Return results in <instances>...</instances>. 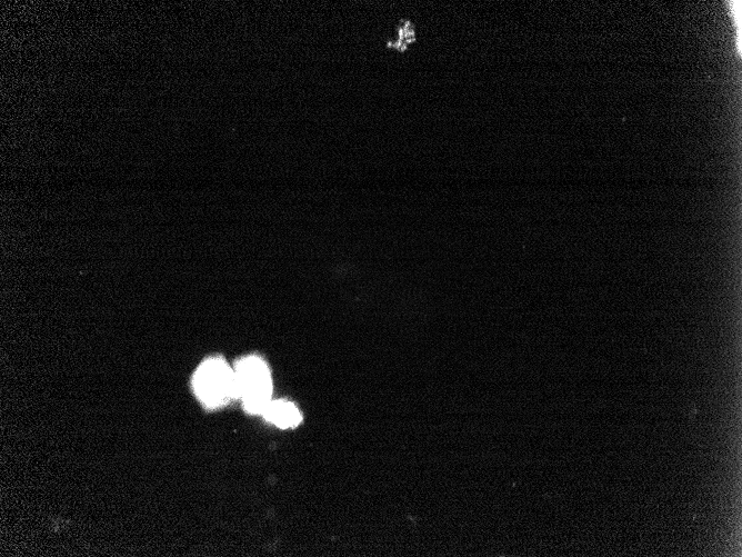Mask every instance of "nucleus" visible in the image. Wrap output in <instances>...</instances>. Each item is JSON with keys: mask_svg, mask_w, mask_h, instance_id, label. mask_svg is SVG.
<instances>
[{"mask_svg": "<svg viewBox=\"0 0 742 557\" xmlns=\"http://www.w3.org/2000/svg\"><path fill=\"white\" fill-rule=\"evenodd\" d=\"M234 370L237 398L249 414H262L271 401L272 379L267 362L258 356L240 359Z\"/></svg>", "mask_w": 742, "mask_h": 557, "instance_id": "nucleus-1", "label": "nucleus"}, {"mask_svg": "<svg viewBox=\"0 0 742 557\" xmlns=\"http://www.w3.org/2000/svg\"><path fill=\"white\" fill-rule=\"evenodd\" d=\"M192 385L197 398L208 408H218L237 398L234 370L220 357L201 362Z\"/></svg>", "mask_w": 742, "mask_h": 557, "instance_id": "nucleus-2", "label": "nucleus"}, {"mask_svg": "<svg viewBox=\"0 0 742 557\" xmlns=\"http://www.w3.org/2000/svg\"><path fill=\"white\" fill-rule=\"evenodd\" d=\"M261 415L267 421L283 429L297 427L302 420L297 406L284 399L271 400Z\"/></svg>", "mask_w": 742, "mask_h": 557, "instance_id": "nucleus-3", "label": "nucleus"}]
</instances>
